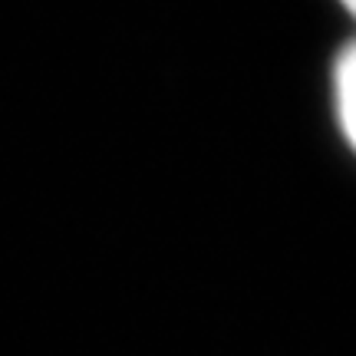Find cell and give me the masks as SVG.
<instances>
[{
  "mask_svg": "<svg viewBox=\"0 0 356 356\" xmlns=\"http://www.w3.org/2000/svg\"><path fill=\"white\" fill-rule=\"evenodd\" d=\"M340 3H343V10L350 13V17H353L356 20V0H340Z\"/></svg>",
  "mask_w": 356,
  "mask_h": 356,
  "instance_id": "obj_2",
  "label": "cell"
},
{
  "mask_svg": "<svg viewBox=\"0 0 356 356\" xmlns=\"http://www.w3.org/2000/svg\"><path fill=\"white\" fill-rule=\"evenodd\" d=\"M333 113L346 145L356 152V37L333 60Z\"/></svg>",
  "mask_w": 356,
  "mask_h": 356,
  "instance_id": "obj_1",
  "label": "cell"
}]
</instances>
